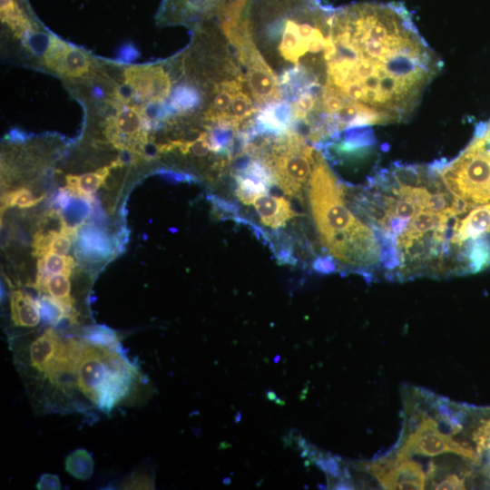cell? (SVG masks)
Masks as SVG:
<instances>
[{
	"label": "cell",
	"instance_id": "cell-1",
	"mask_svg": "<svg viewBox=\"0 0 490 490\" xmlns=\"http://www.w3.org/2000/svg\"><path fill=\"white\" fill-rule=\"evenodd\" d=\"M325 92L353 106L366 127L406 119L441 68L401 4L365 3L335 10Z\"/></svg>",
	"mask_w": 490,
	"mask_h": 490
},
{
	"label": "cell",
	"instance_id": "cell-2",
	"mask_svg": "<svg viewBox=\"0 0 490 490\" xmlns=\"http://www.w3.org/2000/svg\"><path fill=\"white\" fill-rule=\"evenodd\" d=\"M312 216L322 245L345 266L369 270L381 260V248L373 230L346 205L341 186L318 153L309 181Z\"/></svg>",
	"mask_w": 490,
	"mask_h": 490
},
{
	"label": "cell",
	"instance_id": "cell-3",
	"mask_svg": "<svg viewBox=\"0 0 490 490\" xmlns=\"http://www.w3.org/2000/svg\"><path fill=\"white\" fill-rule=\"evenodd\" d=\"M77 389L101 411L111 410L129 395L136 370L119 348L77 339Z\"/></svg>",
	"mask_w": 490,
	"mask_h": 490
},
{
	"label": "cell",
	"instance_id": "cell-4",
	"mask_svg": "<svg viewBox=\"0 0 490 490\" xmlns=\"http://www.w3.org/2000/svg\"><path fill=\"white\" fill-rule=\"evenodd\" d=\"M456 198L473 206L490 201V143L478 132L448 163L432 165Z\"/></svg>",
	"mask_w": 490,
	"mask_h": 490
},
{
	"label": "cell",
	"instance_id": "cell-5",
	"mask_svg": "<svg viewBox=\"0 0 490 490\" xmlns=\"http://www.w3.org/2000/svg\"><path fill=\"white\" fill-rule=\"evenodd\" d=\"M261 162L285 195L301 200L318 153L298 132L288 131L271 142Z\"/></svg>",
	"mask_w": 490,
	"mask_h": 490
},
{
	"label": "cell",
	"instance_id": "cell-6",
	"mask_svg": "<svg viewBox=\"0 0 490 490\" xmlns=\"http://www.w3.org/2000/svg\"><path fill=\"white\" fill-rule=\"evenodd\" d=\"M445 453L456 454L472 460L477 459L476 454L471 448L442 433L433 418L422 415L418 427L406 439L397 459L409 458L412 455L436 456Z\"/></svg>",
	"mask_w": 490,
	"mask_h": 490
},
{
	"label": "cell",
	"instance_id": "cell-7",
	"mask_svg": "<svg viewBox=\"0 0 490 490\" xmlns=\"http://www.w3.org/2000/svg\"><path fill=\"white\" fill-rule=\"evenodd\" d=\"M246 66L247 83L256 103L263 106L280 101V83L271 67L266 63L255 44L238 54Z\"/></svg>",
	"mask_w": 490,
	"mask_h": 490
},
{
	"label": "cell",
	"instance_id": "cell-8",
	"mask_svg": "<svg viewBox=\"0 0 490 490\" xmlns=\"http://www.w3.org/2000/svg\"><path fill=\"white\" fill-rule=\"evenodd\" d=\"M124 83L132 95L146 103H159L171 92V79L160 65L132 66L124 72Z\"/></svg>",
	"mask_w": 490,
	"mask_h": 490
},
{
	"label": "cell",
	"instance_id": "cell-9",
	"mask_svg": "<svg viewBox=\"0 0 490 490\" xmlns=\"http://www.w3.org/2000/svg\"><path fill=\"white\" fill-rule=\"evenodd\" d=\"M368 469L386 489H424L427 483L421 466L408 458L377 462Z\"/></svg>",
	"mask_w": 490,
	"mask_h": 490
},
{
	"label": "cell",
	"instance_id": "cell-10",
	"mask_svg": "<svg viewBox=\"0 0 490 490\" xmlns=\"http://www.w3.org/2000/svg\"><path fill=\"white\" fill-rule=\"evenodd\" d=\"M107 134L119 148L133 149L146 142V119L134 107H123L109 121Z\"/></svg>",
	"mask_w": 490,
	"mask_h": 490
},
{
	"label": "cell",
	"instance_id": "cell-11",
	"mask_svg": "<svg viewBox=\"0 0 490 490\" xmlns=\"http://www.w3.org/2000/svg\"><path fill=\"white\" fill-rule=\"evenodd\" d=\"M46 66L66 77H81L90 70V60L84 52L51 36L44 54Z\"/></svg>",
	"mask_w": 490,
	"mask_h": 490
},
{
	"label": "cell",
	"instance_id": "cell-12",
	"mask_svg": "<svg viewBox=\"0 0 490 490\" xmlns=\"http://www.w3.org/2000/svg\"><path fill=\"white\" fill-rule=\"evenodd\" d=\"M260 221L265 226L278 229L297 216L290 203L284 197L270 196L261 193L252 202Z\"/></svg>",
	"mask_w": 490,
	"mask_h": 490
},
{
	"label": "cell",
	"instance_id": "cell-13",
	"mask_svg": "<svg viewBox=\"0 0 490 490\" xmlns=\"http://www.w3.org/2000/svg\"><path fill=\"white\" fill-rule=\"evenodd\" d=\"M231 0H169L168 4L177 18H210L218 16L223 19Z\"/></svg>",
	"mask_w": 490,
	"mask_h": 490
},
{
	"label": "cell",
	"instance_id": "cell-14",
	"mask_svg": "<svg viewBox=\"0 0 490 490\" xmlns=\"http://www.w3.org/2000/svg\"><path fill=\"white\" fill-rule=\"evenodd\" d=\"M293 122L291 105L287 101L272 102L257 112L256 128L262 132L283 134Z\"/></svg>",
	"mask_w": 490,
	"mask_h": 490
},
{
	"label": "cell",
	"instance_id": "cell-15",
	"mask_svg": "<svg viewBox=\"0 0 490 490\" xmlns=\"http://www.w3.org/2000/svg\"><path fill=\"white\" fill-rule=\"evenodd\" d=\"M74 240L75 254L88 260L105 258L112 250L109 239L94 227L80 226Z\"/></svg>",
	"mask_w": 490,
	"mask_h": 490
},
{
	"label": "cell",
	"instance_id": "cell-16",
	"mask_svg": "<svg viewBox=\"0 0 490 490\" xmlns=\"http://www.w3.org/2000/svg\"><path fill=\"white\" fill-rule=\"evenodd\" d=\"M64 340L52 328H47L28 348L27 358L30 366L44 374L49 363L56 356Z\"/></svg>",
	"mask_w": 490,
	"mask_h": 490
},
{
	"label": "cell",
	"instance_id": "cell-17",
	"mask_svg": "<svg viewBox=\"0 0 490 490\" xmlns=\"http://www.w3.org/2000/svg\"><path fill=\"white\" fill-rule=\"evenodd\" d=\"M489 231L490 204H486L471 210L463 220H459L451 241L462 244L466 240L476 239Z\"/></svg>",
	"mask_w": 490,
	"mask_h": 490
},
{
	"label": "cell",
	"instance_id": "cell-18",
	"mask_svg": "<svg viewBox=\"0 0 490 490\" xmlns=\"http://www.w3.org/2000/svg\"><path fill=\"white\" fill-rule=\"evenodd\" d=\"M11 319L16 327L34 328L41 319L37 301L21 289L13 290L10 296Z\"/></svg>",
	"mask_w": 490,
	"mask_h": 490
},
{
	"label": "cell",
	"instance_id": "cell-19",
	"mask_svg": "<svg viewBox=\"0 0 490 490\" xmlns=\"http://www.w3.org/2000/svg\"><path fill=\"white\" fill-rule=\"evenodd\" d=\"M35 288L61 302L68 312L76 318L74 309V299L71 296L69 276L64 274H47L36 276Z\"/></svg>",
	"mask_w": 490,
	"mask_h": 490
},
{
	"label": "cell",
	"instance_id": "cell-20",
	"mask_svg": "<svg viewBox=\"0 0 490 490\" xmlns=\"http://www.w3.org/2000/svg\"><path fill=\"white\" fill-rule=\"evenodd\" d=\"M112 167L113 164L82 175L69 174L66 176L67 184L64 189L73 196L91 201L92 195L105 181Z\"/></svg>",
	"mask_w": 490,
	"mask_h": 490
},
{
	"label": "cell",
	"instance_id": "cell-21",
	"mask_svg": "<svg viewBox=\"0 0 490 490\" xmlns=\"http://www.w3.org/2000/svg\"><path fill=\"white\" fill-rule=\"evenodd\" d=\"M241 86V80H227L215 86V96L205 116L212 122H227L233 96Z\"/></svg>",
	"mask_w": 490,
	"mask_h": 490
},
{
	"label": "cell",
	"instance_id": "cell-22",
	"mask_svg": "<svg viewBox=\"0 0 490 490\" xmlns=\"http://www.w3.org/2000/svg\"><path fill=\"white\" fill-rule=\"evenodd\" d=\"M1 19L18 35L31 29V23L20 8L17 0H0Z\"/></svg>",
	"mask_w": 490,
	"mask_h": 490
},
{
	"label": "cell",
	"instance_id": "cell-23",
	"mask_svg": "<svg viewBox=\"0 0 490 490\" xmlns=\"http://www.w3.org/2000/svg\"><path fill=\"white\" fill-rule=\"evenodd\" d=\"M64 465L66 472L79 480L89 479L94 467L92 455L84 448L71 452L67 456Z\"/></svg>",
	"mask_w": 490,
	"mask_h": 490
},
{
	"label": "cell",
	"instance_id": "cell-24",
	"mask_svg": "<svg viewBox=\"0 0 490 490\" xmlns=\"http://www.w3.org/2000/svg\"><path fill=\"white\" fill-rule=\"evenodd\" d=\"M75 262L73 257L48 252L38 259L37 276L64 274L70 276Z\"/></svg>",
	"mask_w": 490,
	"mask_h": 490
},
{
	"label": "cell",
	"instance_id": "cell-25",
	"mask_svg": "<svg viewBox=\"0 0 490 490\" xmlns=\"http://www.w3.org/2000/svg\"><path fill=\"white\" fill-rule=\"evenodd\" d=\"M258 111L259 109L253 105L250 97L247 93L243 92L242 87H240L239 90H237L233 96L232 103L227 115V122L231 123L238 129L239 125L244 120L250 118Z\"/></svg>",
	"mask_w": 490,
	"mask_h": 490
},
{
	"label": "cell",
	"instance_id": "cell-26",
	"mask_svg": "<svg viewBox=\"0 0 490 490\" xmlns=\"http://www.w3.org/2000/svg\"><path fill=\"white\" fill-rule=\"evenodd\" d=\"M201 103L199 91L190 85L177 86L171 96V105L180 113H185L198 106Z\"/></svg>",
	"mask_w": 490,
	"mask_h": 490
},
{
	"label": "cell",
	"instance_id": "cell-27",
	"mask_svg": "<svg viewBox=\"0 0 490 490\" xmlns=\"http://www.w3.org/2000/svg\"><path fill=\"white\" fill-rule=\"evenodd\" d=\"M83 338L94 345L119 348V342L113 330L104 326H96L86 330Z\"/></svg>",
	"mask_w": 490,
	"mask_h": 490
},
{
	"label": "cell",
	"instance_id": "cell-28",
	"mask_svg": "<svg viewBox=\"0 0 490 490\" xmlns=\"http://www.w3.org/2000/svg\"><path fill=\"white\" fill-rule=\"evenodd\" d=\"M44 196L34 198L33 193L26 188H20L11 191L4 198V206L28 209L35 206L43 200Z\"/></svg>",
	"mask_w": 490,
	"mask_h": 490
},
{
	"label": "cell",
	"instance_id": "cell-29",
	"mask_svg": "<svg viewBox=\"0 0 490 490\" xmlns=\"http://www.w3.org/2000/svg\"><path fill=\"white\" fill-rule=\"evenodd\" d=\"M153 479L142 470L132 473L121 485L122 489H153Z\"/></svg>",
	"mask_w": 490,
	"mask_h": 490
},
{
	"label": "cell",
	"instance_id": "cell-30",
	"mask_svg": "<svg viewBox=\"0 0 490 490\" xmlns=\"http://www.w3.org/2000/svg\"><path fill=\"white\" fill-rule=\"evenodd\" d=\"M473 440L477 445V451L490 449V418L482 422V424L474 431Z\"/></svg>",
	"mask_w": 490,
	"mask_h": 490
},
{
	"label": "cell",
	"instance_id": "cell-31",
	"mask_svg": "<svg viewBox=\"0 0 490 490\" xmlns=\"http://www.w3.org/2000/svg\"><path fill=\"white\" fill-rule=\"evenodd\" d=\"M436 489H465V479L456 474H447L440 477L433 485Z\"/></svg>",
	"mask_w": 490,
	"mask_h": 490
},
{
	"label": "cell",
	"instance_id": "cell-32",
	"mask_svg": "<svg viewBox=\"0 0 490 490\" xmlns=\"http://www.w3.org/2000/svg\"><path fill=\"white\" fill-rule=\"evenodd\" d=\"M36 488L40 490H59L62 488L59 476L57 475L45 473L43 474L37 484Z\"/></svg>",
	"mask_w": 490,
	"mask_h": 490
},
{
	"label": "cell",
	"instance_id": "cell-33",
	"mask_svg": "<svg viewBox=\"0 0 490 490\" xmlns=\"http://www.w3.org/2000/svg\"><path fill=\"white\" fill-rule=\"evenodd\" d=\"M318 270H322L324 272H328L333 270V264L329 260H323L319 263L317 264Z\"/></svg>",
	"mask_w": 490,
	"mask_h": 490
}]
</instances>
